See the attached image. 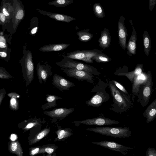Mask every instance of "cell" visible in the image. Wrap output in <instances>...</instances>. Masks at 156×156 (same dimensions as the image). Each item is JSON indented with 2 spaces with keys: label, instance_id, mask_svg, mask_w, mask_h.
<instances>
[{
  "label": "cell",
  "instance_id": "cell-1",
  "mask_svg": "<svg viewBox=\"0 0 156 156\" xmlns=\"http://www.w3.org/2000/svg\"><path fill=\"white\" fill-rule=\"evenodd\" d=\"M113 98V103L110 108L116 113L127 112L133 107V104L131 100V94L127 95L117 88L112 81L108 83Z\"/></svg>",
  "mask_w": 156,
  "mask_h": 156
},
{
  "label": "cell",
  "instance_id": "cell-2",
  "mask_svg": "<svg viewBox=\"0 0 156 156\" xmlns=\"http://www.w3.org/2000/svg\"><path fill=\"white\" fill-rule=\"evenodd\" d=\"M108 85L107 83L99 79L98 83L91 91L92 92L96 93L90 99L86 101L87 105L94 107L98 108L103 103L108 101L110 99V96L105 90Z\"/></svg>",
  "mask_w": 156,
  "mask_h": 156
},
{
  "label": "cell",
  "instance_id": "cell-3",
  "mask_svg": "<svg viewBox=\"0 0 156 156\" xmlns=\"http://www.w3.org/2000/svg\"><path fill=\"white\" fill-rule=\"evenodd\" d=\"M86 130L115 138H129L132 135V132L130 129L126 127H98L87 128Z\"/></svg>",
  "mask_w": 156,
  "mask_h": 156
},
{
  "label": "cell",
  "instance_id": "cell-4",
  "mask_svg": "<svg viewBox=\"0 0 156 156\" xmlns=\"http://www.w3.org/2000/svg\"><path fill=\"white\" fill-rule=\"evenodd\" d=\"M63 58L55 64L63 68H70L83 70L96 75L101 74L97 69L94 67L84 63L74 61L73 59L63 55Z\"/></svg>",
  "mask_w": 156,
  "mask_h": 156
},
{
  "label": "cell",
  "instance_id": "cell-5",
  "mask_svg": "<svg viewBox=\"0 0 156 156\" xmlns=\"http://www.w3.org/2000/svg\"><path fill=\"white\" fill-rule=\"evenodd\" d=\"M21 63L23 76L28 85L31 83L34 79V67L33 56L30 51H24Z\"/></svg>",
  "mask_w": 156,
  "mask_h": 156
},
{
  "label": "cell",
  "instance_id": "cell-6",
  "mask_svg": "<svg viewBox=\"0 0 156 156\" xmlns=\"http://www.w3.org/2000/svg\"><path fill=\"white\" fill-rule=\"evenodd\" d=\"M147 77L144 83L141 85L138 95L137 102L140 103L142 107L146 106L148 104L151 95L153 81L151 72L148 71Z\"/></svg>",
  "mask_w": 156,
  "mask_h": 156
},
{
  "label": "cell",
  "instance_id": "cell-7",
  "mask_svg": "<svg viewBox=\"0 0 156 156\" xmlns=\"http://www.w3.org/2000/svg\"><path fill=\"white\" fill-rule=\"evenodd\" d=\"M101 50L93 49L76 50L66 53L65 56L73 59L79 60L87 63H92L93 60L91 58L98 54L102 53Z\"/></svg>",
  "mask_w": 156,
  "mask_h": 156
},
{
  "label": "cell",
  "instance_id": "cell-8",
  "mask_svg": "<svg viewBox=\"0 0 156 156\" xmlns=\"http://www.w3.org/2000/svg\"><path fill=\"white\" fill-rule=\"evenodd\" d=\"M61 69L69 77L75 78L79 80H86L91 83H94V76L88 72L70 68H61Z\"/></svg>",
  "mask_w": 156,
  "mask_h": 156
},
{
  "label": "cell",
  "instance_id": "cell-9",
  "mask_svg": "<svg viewBox=\"0 0 156 156\" xmlns=\"http://www.w3.org/2000/svg\"><path fill=\"white\" fill-rule=\"evenodd\" d=\"M72 123L76 124H82L87 125L102 126L117 124H119L120 122L105 117L99 116L92 119L75 121Z\"/></svg>",
  "mask_w": 156,
  "mask_h": 156
},
{
  "label": "cell",
  "instance_id": "cell-10",
  "mask_svg": "<svg viewBox=\"0 0 156 156\" xmlns=\"http://www.w3.org/2000/svg\"><path fill=\"white\" fill-rule=\"evenodd\" d=\"M11 2L14 8L12 21L13 27L15 29L23 19L25 16V12L24 6L20 0H12Z\"/></svg>",
  "mask_w": 156,
  "mask_h": 156
},
{
  "label": "cell",
  "instance_id": "cell-11",
  "mask_svg": "<svg viewBox=\"0 0 156 156\" xmlns=\"http://www.w3.org/2000/svg\"><path fill=\"white\" fill-rule=\"evenodd\" d=\"M91 143L114 151L119 152L124 155H126L129 151L133 149V148L124 146L115 142L108 140L94 141Z\"/></svg>",
  "mask_w": 156,
  "mask_h": 156
},
{
  "label": "cell",
  "instance_id": "cell-12",
  "mask_svg": "<svg viewBox=\"0 0 156 156\" xmlns=\"http://www.w3.org/2000/svg\"><path fill=\"white\" fill-rule=\"evenodd\" d=\"M125 17L120 16L118 23L119 43L122 48L125 50L126 48L127 30L125 26Z\"/></svg>",
  "mask_w": 156,
  "mask_h": 156
},
{
  "label": "cell",
  "instance_id": "cell-13",
  "mask_svg": "<svg viewBox=\"0 0 156 156\" xmlns=\"http://www.w3.org/2000/svg\"><path fill=\"white\" fill-rule=\"evenodd\" d=\"M52 83L55 87L61 90H68L75 86L72 82L57 74L53 76Z\"/></svg>",
  "mask_w": 156,
  "mask_h": 156
},
{
  "label": "cell",
  "instance_id": "cell-14",
  "mask_svg": "<svg viewBox=\"0 0 156 156\" xmlns=\"http://www.w3.org/2000/svg\"><path fill=\"white\" fill-rule=\"evenodd\" d=\"M51 66L47 64H41L39 62L37 64L36 70L38 80L40 83L45 82L52 74Z\"/></svg>",
  "mask_w": 156,
  "mask_h": 156
},
{
  "label": "cell",
  "instance_id": "cell-15",
  "mask_svg": "<svg viewBox=\"0 0 156 156\" xmlns=\"http://www.w3.org/2000/svg\"><path fill=\"white\" fill-rule=\"evenodd\" d=\"M36 10L42 15L47 16L58 21L69 23L76 20L74 18L66 15L48 12L39 9H36Z\"/></svg>",
  "mask_w": 156,
  "mask_h": 156
},
{
  "label": "cell",
  "instance_id": "cell-16",
  "mask_svg": "<svg viewBox=\"0 0 156 156\" xmlns=\"http://www.w3.org/2000/svg\"><path fill=\"white\" fill-rule=\"evenodd\" d=\"M74 110V109L73 108H60L54 109L49 111L44 112L43 113L51 118L63 119L72 113Z\"/></svg>",
  "mask_w": 156,
  "mask_h": 156
},
{
  "label": "cell",
  "instance_id": "cell-17",
  "mask_svg": "<svg viewBox=\"0 0 156 156\" xmlns=\"http://www.w3.org/2000/svg\"><path fill=\"white\" fill-rule=\"evenodd\" d=\"M147 77V74L143 72L134 78L132 83V97L135 98L137 96L141 85L144 83Z\"/></svg>",
  "mask_w": 156,
  "mask_h": 156
},
{
  "label": "cell",
  "instance_id": "cell-18",
  "mask_svg": "<svg viewBox=\"0 0 156 156\" xmlns=\"http://www.w3.org/2000/svg\"><path fill=\"white\" fill-rule=\"evenodd\" d=\"M111 35L109 30L105 28L102 31L101 37L98 40L99 45L104 50L110 46L111 42Z\"/></svg>",
  "mask_w": 156,
  "mask_h": 156
},
{
  "label": "cell",
  "instance_id": "cell-19",
  "mask_svg": "<svg viewBox=\"0 0 156 156\" xmlns=\"http://www.w3.org/2000/svg\"><path fill=\"white\" fill-rule=\"evenodd\" d=\"M132 26L133 31L127 44V54L130 56L135 55L136 53V33L134 27Z\"/></svg>",
  "mask_w": 156,
  "mask_h": 156
},
{
  "label": "cell",
  "instance_id": "cell-20",
  "mask_svg": "<svg viewBox=\"0 0 156 156\" xmlns=\"http://www.w3.org/2000/svg\"><path fill=\"white\" fill-rule=\"evenodd\" d=\"M143 115L146 119V123H148L156 117V99L153 101L147 107L143 113Z\"/></svg>",
  "mask_w": 156,
  "mask_h": 156
},
{
  "label": "cell",
  "instance_id": "cell-21",
  "mask_svg": "<svg viewBox=\"0 0 156 156\" xmlns=\"http://www.w3.org/2000/svg\"><path fill=\"white\" fill-rule=\"evenodd\" d=\"M0 10L10 21L12 19L14 12V8L12 2H9L7 0H2Z\"/></svg>",
  "mask_w": 156,
  "mask_h": 156
},
{
  "label": "cell",
  "instance_id": "cell-22",
  "mask_svg": "<svg viewBox=\"0 0 156 156\" xmlns=\"http://www.w3.org/2000/svg\"><path fill=\"white\" fill-rule=\"evenodd\" d=\"M143 67L142 64H138L133 71L129 72L120 73L116 75L126 76L132 84L135 77L140 75L143 72Z\"/></svg>",
  "mask_w": 156,
  "mask_h": 156
},
{
  "label": "cell",
  "instance_id": "cell-23",
  "mask_svg": "<svg viewBox=\"0 0 156 156\" xmlns=\"http://www.w3.org/2000/svg\"><path fill=\"white\" fill-rule=\"evenodd\" d=\"M70 45L69 44L64 43L47 44L40 47L39 50L41 51L45 52L62 51Z\"/></svg>",
  "mask_w": 156,
  "mask_h": 156
},
{
  "label": "cell",
  "instance_id": "cell-24",
  "mask_svg": "<svg viewBox=\"0 0 156 156\" xmlns=\"http://www.w3.org/2000/svg\"><path fill=\"white\" fill-rule=\"evenodd\" d=\"M8 149L12 153L18 156H23V149L18 140L9 141L8 143Z\"/></svg>",
  "mask_w": 156,
  "mask_h": 156
},
{
  "label": "cell",
  "instance_id": "cell-25",
  "mask_svg": "<svg viewBox=\"0 0 156 156\" xmlns=\"http://www.w3.org/2000/svg\"><path fill=\"white\" fill-rule=\"evenodd\" d=\"M143 40L144 52L147 57L151 50V38L147 30L144 31L143 35Z\"/></svg>",
  "mask_w": 156,
  "mask_h": 156
},
{
  "label": "cell",
  "instance_id": "cell-26",
  "mask_svg": "<svg viewBox=\"0 0 156 156\" xmlns=\"http://www.w3.org/2000/svg\"><path fill=\"white\" fill-rule=\"evenodd\" d=\"M89 29H84L77 32L76 34L79 40L84 42L90 41L94 37V35L89 32Z\"/></svg>",
  "mask_w": 156,
  "mask_h": 156
},
{
  "label": "cell",
  "instance_id": "cell-27",
  "mask_svg": "<svg viewBox=\"0 0 156 156\" xmlns=\"http://www.w3.org/2000/svg\"><path fill=\"white\" fill-rule=\"evenodd\" d=\"M50 127L46 128L42 130L37 133L34 138L31 139L29 141V144H33L38 142L40 140L46 136L50 131Z\"/></svg>",
  "mask_w": 156,
  "mask_h": 156
},
{
  "label": "cell",
  "instance_id": "cell-28",
  "mask_svg": "<svg viewBox=\"0 0 156 156\" xmlns=\"http://www.w3.org/2000/svg\"><path fill=\"white\" fill-rule=\"evenodd\" d=\"M57 137L55 141H60L66 139L73 135V133L69 131V129H58L56 132Z\"/></svg>",
  "mask_w": 156,
  "mask_h": 156
},
{
  "label": "cell",
  "instance_id": "cell-29",
  "mask_svg": "<svg viewBox=\"0 0 156 156\" xmlns=\"http://www.w3.org/2000/svg\"><path fill=\"white\" fill-rule=\"evenodd\" d=\"M57 148V146L53 144L44 145L41 146L40 154L46 153L48 154V156H51L55 153Z\"/></svg>",
  "mask_w": 156,
  "mask_h": 156
},
{
  "label": "cell",
  "instance_id": "cell-30",
  "mask_svg": "<svg viewBox=\"0 0 156 156\" xmlns=\"http://www.w3.org/2000/svg\"><path fill=\"white\" fill-rule=\"evenodd\" d=\"M74 0H55L49 2V5H53L58 7L66 6L73 3Z\"/></svg>",
  "mask_w": 156,
  "mask_h": 156
},
{
  "label": "cell",
  "instance_id": "cell-31",
  "mask_svg": "<svg viewBox=\"0 0 156 156\" xmlns=\"http://www.w3.org/2000/svg\"><path fill=\"white\" fill-rule=\"evenodd\" d=\"M91 59L98 63L107 62L112 60L110 57L103 53L96 55L93 56Z\"/></svg>",
  "mask_w": 156,
  "mask_h": 156
},
{
  "label": "cell",
  "instance_id": "cell-32",
  "mask_svg": "<svg viewBox=\"0 0 156 156\" xmlns=\"http://www.w3.org/2000/svg\"><path fill=\"white\" fill-rule=\"evenodd\" d=\"M30 34L32 35H35L39 29L38 19L36 17L32 18L30 21Z\"/></svg>",
  "mask_w": 156,
  "mask_h": 156
},
{
  "label": "cell",
  "instance_id": "cell-33",
  "mask_svg": "<svg viewBox=\"0 0 156 156\" xmlns=\"http://www.w3.org/2000/svg\"><path fill=\"white\" fill-rule=\"evenodd\" d=\"M93 11L95 15L98 18H102L105 16L104 9L99 3H96L94 5Z\"/></svg>",
  "mask_w": 156,
  "mask_h": 156
},
{
  "label": "cell",
  "instance_id": "cell-34",
  "mask_svg": "<svg viewBox=\"0 0 156 156\" xmlns=\"http://www.w3.org/2000/svg\"><path fill=\"white\" fill-rule=\"evenodd\" d=\"M46 97V101L48 102V106L47 107L51 108L52 107L57 106L56 104V100L61 99L62 98L58 96L50 94H47Z\"/></svg>",
  "mask_w": 156,
  "mask_h": 156
},
{
  "label": "cell",
  "instance_id": "cell-35",
  "mask_svg": "<svg viewBox=\"0 0 156 156\" xmlns=\"http://www.w3.org/2000/svg\"><path fill=\"white\" fill-rule=\"evenodd\" d=\"M19 102L18 98H11L10 101L9 108L13 111H16L19 109Z\"/></svg>",
  "mask_w": 156,
  "mask_h": 156
},
{
  "label": "cell",
  "instance_id": "cell-36",
  "mask_svg": "<svg viewBox=\"0 0 156 156\" xmlns=\"http://www.w3.org/2000/svg\"><path fill=\"white\" fill-rule=\"evenodd\" d=\"M12 77L5 69L2 67H0V78L8 79Z\"/></svg>",
  "mask_w": 156,
  "mask_h": 156
},
{
  "label": "cell",
  "instance_id": "cell-37",
  "mask_svg": "<svg viewBox=\"0 0 156 156\" xmlns=\"http://www.w3.org/2000/svg\"><path fill=\"white\" fill-rule=\"evenodd\" d=\"M41 147L37 146L30 148L29 154L30 156H33L40 154Z\"/></svg>",
  "mask_w": 156,
  "mask_h": 156
},
{
  "label": "cell",
  "instance_id": "cell-38",
  "mask_svg": "<svg viewBox=\"0 0 156 156\" xmlns=\"http://www.w3.org/2000/svg\"><path fill=\"white\" fill-rule=\"evenodd\" d=\"M112 81L116 87L120 91H122L126 94L129 95L130 94L129 93L124 87L120 83L114 80Z\"/></svg>",
  "mask_w": 156,
  "mask_h": 156
},
{
  "label": "cell",
  "instance_id": "cell-39",
  "mask_svg": "<svg viewBox=\"0 0 156 156\" xmlns=\"http://www.w3.org/2000/svg\"><path fill=\"white\" fill-rule=\"evenodd\" d=\"M39 123L37 120H34L28 123L23 128L24 132H25L32 127L39 125Z\"/></svg>",
  "mask_w": 156,
  "mask_h": 156
},
{
  "label": "cell",
  "instance_id": "cell-40",
  "mask_svg": "<svg viewBox=\"0 0 156 156\" xmlns=\"http://www.w3.org/2000/svg\"><path fill=\"white\" fill-rule=\"evenodd\" d=\"M9 22L10 21L0 10V25H4Z\"/></svg>",
  "mask_w": 156,
  "mask_h": 156
},
{
  "label": "cell",
  "instance_id": "cell-41",
  "mask_svg": "<svg viewBox=\"0 0 156 156\" xmlns=\"http://www.w3.org/2000/svg\"><path fill=\"white\" fill-rule=\"evenodd\" d=\"M145 156H156V149L153 148H148L146 152Z\"/></svg>",
  "mask_w": 156,
  "mask_h": 156
},
{
  "label": "cell",
  "instance_id": "cell-42",
  "mask_svg": "<svg viewBox=\"0 0 156 156\" xmlns=\"http://www.w3.org/2000/svg\"><path fill=\"white\" fill-rule=\"evenodd\" d=\"M156 3V0H149V9L150 11H152Z\"/></svg>",
  "mask_w": 156,
  "mask_h": 156
},
{
  "label": "cell",
  "instance_id": "cell-43",
  "mask_svg": "<svg viewBox=\"0 0 156 156\" xmlns=\"http://www.w3.org/2000/svg\"><path fill=\"white\" fill-rule=\"evenodd\" d=\"M6 90L4 89H0V106L1 102L5 97L6 94Z\"/></svg>",
  "mask_w": 156,
  "mask_h": 156
},
{
  "label": "cell",
  "instance_id": "cell-44",
  "mask_svg": "<svg viewBox=\"0 0 156 156\" xmlns=\"http://www.w3.org/2000/svg\"><path fill=\"white\" fill-rule=\"evenodd\" d=\"M7 95L9 97L11 98H18L20 97V95L15 92H11L8 94Z\"/></svg>",
  "mask_w": 156,
  "mask_h": 156
},
{
  "label": "cell",
  "instance_id": "cell-45",
  "mask_svg": "<svg viewBox=\"0 0 156 156\" xmlns=\"http://www.w3.org/2000/svg\"><path fill=\"white\" fill-rule=\"evenodd\" d=\"M7 53L4 51H0V57L2 58H5L7 56Z\"/></svg>",
  "mask_w": 156,
  "mask_h": 156
},
{
  "label": "cell",
  "instance_id": "cell-46",
  "mask_svg": "<svg viewBox=\"0 0 156 156\" xmlns=\"http://www.w3.org/2000/svg\"><path fill=\"white\" fill-rule=\"evenodd\" d=\"M6 46L4 43L2 42H0V48H5Z\"/></svg>",
  "mask_w": 156,
  "mask_h": 156
},
{
  "label": "cell",
  "instance_id": "cell-47",
  "mask_svg": "<svg viewBox=\"0 0 156 156\" xmlns=\"http://www.w3.org/2000/svg\"><path fill=\"white\" fill-rule=\"evenodd\" d=\"M16 136L14 134L11 135V139L12 140L14 141L16 139Z\"/></svg>",
  "mask_w": 156,
  "mask_h": 156
},
{
  "label": "cell",
  "instance_id": "cell-48",
  "mask_svg": "<svg viewBox=\"0 0 156 156\" xmlns=\"http://www.w3.org/2000/svg\"></svg>",
  "mask_w": 156,
  "mask_h": 156
}]
</instances>
